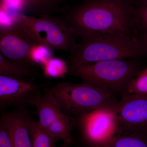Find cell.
Wrapping results in <instances>:
<instances>
[{"label":"cell","mask_w":147,"mask_h":147,"mask_svg":"<svg viewBox=\"0 0 147 147\" xmlns=\"http://www.w3.org/2000/svg\"><path fill=\"white\" fill-rule=\"evenodd\" d=\"M129 0H84L60 16L77 38L123 35L139 38Z\"/></svg>","instance_id":"1"},{"label":"cell","mask_w":147,"mask_h":147,"mask_svg":"<svg viewBox=\"0 0 147 147\" xmlns=\"http://www.w3.org/2000/svg\"><path fill=\"white\" fill-rule=\"evenodd\" d=\"M80 38L69 57L68 66L146 57L139 38L123 35H94Z\"/></svg>","instance_id":"2"},{"label":"cell","mask_w":147,"mask_h":147,"mask_svg":"<svg viewBox=\"0 0 147 147\" xmlns=\"http://www.w3.org/2000/svg\"><path fill=\"white\" fill-rule=\"evenodd\" d=\"M141 59L102 61L68 66V74L82 82L98 87L119 96L127 90L145 66Z\"/></svg>","instance_id":"3"},{"label":"cell","mask_w":147,"mask_h":147,"mask_svg":"<svg viewBox=\"0 0 147 147\" xmlns=\"http://www.w3.org/2000/svg\"><path fill=\"white\" fill-rule=\"evenodd\" d=\"M63 113L71 118L113 105L120 96L87 83L64 81L47 88Z\"/></svg>","instance_id":"4"},{"label":"cell","mask_w":147,"mask_h":147,"mask_svg":"<svg viewBox=\"0 0 147 147\" xmlns=\"http://www.w3.org/2000/svg\"><path fill=\"white\" fill-rule=\"evenodd\" d=\"M16 19L35 41L53 51L71 54L75 50L77 37L60 16L36 17L19 13Z\"/></svg>","instance_id":"5"},{"label":"cell","mask_w":147,"mask_h":147,"mask_svg":"<svg viewBox=\"0 0 147 147\" xmlns=\"http://www.w3.org/2000/svg\"><path fill=\"white\" fill-rule=\"evenodd\" d=\"M115 104L71 118L88 147H105L124 130L119 121Z\"/></svg>","instance_id":"6"},{"label":"cell","mask_w":147,"mask_h":147,"mask_svg":"<svg viewBox=\"0 0 147 147\" xmlns=\"http://www.w3.org/2000/svg\"><path fill=\"white\" fill-rule=\"evenodd\" d=\"M35 106L38 123L50 135L63 140V147L73 144L71 118L63 113L47 88L32 102Z\"/></svg>","instance_id":"7"},{"label":"cell","mask_w":147,"mask_h":147,"mask_svg":"<svg viewBox=\"0 0 147 147\" xmlns=\"http://www.w3.org/2000/svg\"><path fill=\"white\" fill-rule=\"evenodd\" d=\"M38 44L16 19L11 25L1 28L0 53L11 60L33 67L32 51Z\"/></svg>","instance_id":"8"},{"label":"cell","mask_w":147,"mask_h":147,"mask_svg":"<svg viewBox=\"0 0 147 147\" xmlns=\"http://www.w3.org/2000/svg\"><path fill=\"white\" fill-rule=\"evenodd\" d=\"M31 79H15L0 75V108L24 109L42 94L44 88Z\"/></svg>","instance_id":"9"},{"label":"cell","mask_w":147,"mask_h":147,"mask_svg":"<svg viewBox=\"0 0 147 147\" xmlns=\"http://www.w3.org/2000/svg\"><path fill=\"white\" fill-rule=\"evenodd\" d=\"M117 114L124 130L137 129L147 123V94H128L115 104Z\"/></svg>","instance_id":"10"},{"label":"cell","mask_w":147,"mask_h":147,"mask_svg":"<svg viewBox=\"0 0 147 147\" xmlns=\"http://www.w3.org/2000/svg\"><path fill=\"white\" fill-rule=\"evenodd\" d=\"M24 109L2 114L0 124L8 132L13 147H32L28 128V115Z\"/></svg>","instance_id":"11"},{"label":"cell","mask_w":147,"mask_h":147,"mask_svg":"<svg viewBox=\"0 0 147 147\" xmlns=\"http://www.w3.org/2000/svg\"><path fill=\"white\" fill-rule=\"evenodd\" d=\"M25 12L36 17L60 16L69 6L65 0H19Z\"/></svg>","instance_id":"12"},{"label":"cell","mask_w":147,"mask_h":147,"mask_svg":"<svg viewBox=\"0 0 147 147\" xmlns=\"http://www.w3.org/2000/svg\"><path fill=\"white\" fill-rule=\"evenodd\" d=\"M0 75L15 79L33 80L39 74L32 67L11 60L0 53Z\"/></svg>","instance_id":"13"},{"label":"cell","mask_w":147,"mask_h":147,"mask_svg":"<svg viewBox=\"0 0 147 147\" xmlns=\"http://www.w3.org/2000/svg\"><path fill=\"white\" fill-rule=\"evenodd\" d=\"M27 124L32 147H55L59 139L42 128L38 121L28 116Z\"/></svg>","instance_id":"14"},{"label":"cell","mask_w":147,"mask_h":147,"mask_svg":"<svg viewBox=\"0 0 147 147\" xmlns=\"http://www.w3.org/2000/svg\"><path fill=\"white\" fill-rule=\"evenodd\" d=\"M105 147H147V139L139 129L124 130Z\"/></svg>","instance_id":"15"},{"label":"cell","mask_w":147,"mask_h":147,"mask_svg":"<svg viewBox=\"0 0 147 147\" xmlns=\"http://www.w3.org/2000/svg\"><path fill=\"white\" fill-rule=\"evenodd\" d=\"M43 75L46 78L63 79L68 73L67 63L60 58L53 57L41 65Z\"/></svg>","instance_id":"16"},{"label":"cell","mask_w":147,"mask_h":147,"mask_svg":"<svg viewBox=\"0 0 147 147\" xmlns=\"http://www.w3.org/2000/svg\"><path fill=\"white\" fill-rule=\"evenodd\" d=\"M125 94H147V65L129 84Z\"/></svg>","instance_id":"17"},{"label":"cell","mask_w":147,"mask_h":147,"mask_svg":"<svg viewBox=\"0 0 147 147\" xmlns=\"http://www.w3.org/2000/svg\"><path fill=\"white\" fill-rule=\"evenodd\" d=\"M134 14L139 33L147 32V3L139 2L138 6H134Z\"/></svg>","instance_id":"18"},{"label":"cell","mask_w":147,"mask_h":147,"mask_svg":"<svg viewBox=\"0 0 147 147\" xmlns=\"http://www.w3.org/2000/svg\"><path fill=\"white\" fill-rule=\"evenodd\" d=\"M53 51L47 46L38 44L36 45L31 53V59L35 65H42L45 62L53 57Z\"/></svg>","instance_id":"19"},{"label":"cell","mask_w":147,"mask_h":147,"mask_svg":"<svg viewBox=\"0 0 147 147\" xmlns=\"http://www.w3.org/2000/svg\"><path fill=\"white\" fill-rule=\"evenodd\" d=\"M0 147H13L8 132L0 124Z\"/></svg>","instance_id":"20"},{"label":"cell","mask_w":147,"mask_h":147,"mask_svg":"<svg viewBox=\"0 0 147 147\" xmlns=\"http://www.w3.org/2000/svg\"><path fill=\"white\" fill-rule=\"evenodd\" d=\"M139 38L144 46L146 52V57H147V32L139 33Z\"/></svg>","instance_id":"21"},{"label":"cell","mask_w":147,"mask_h":147,"mask_svg":"<svg viewBox=\"0 0 147 147\" xmlns=\"http://www.w3.org/2000/svg\"><path fill=\"white\" fill-rule=\"evenodd\" d=\"M137 129H139V130L142 131L144 134L145 136L147 139V123L142 125L141 126L139 127V128H137Z\"/></svg>","instance_id":"22"},{"label":"cell","mask_w":147,"mask_h":147,"mask_svg":"<svg viewBox=\"0 0 147 147\" xmlns=\"http://www.w3.org/2000/svg\"><path fill=\"white\" fill-rule=\"evenodd\" d=\"M139 2H141L147 3V0H139Z\"/></svg>","instance_id":"23"}]
</instances>
